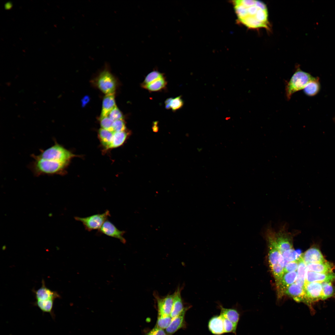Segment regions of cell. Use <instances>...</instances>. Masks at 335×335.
Instances as JSON below:
<instances>
[{
  "mask_svg": "<svg viewBox=\"0 0 335 335\" xmlns=\"http://www.w3.org/2000/svg\"><path fill=\"white\" fill-rule=\"evenodd\" d=\"M172 319L170 315H158L155 326L163 329H165L170 324Z\"/></svg>",
  "mask_w": 335,
  "mask_h": 335,
  "instance_id": "obj_31",
  "label": "cell"
},
{
  "mask_svg": "<svg viewBox=\"0 0 335 335\" xmlns=\"http://www.w3.org/2000/svg\"><path fill=\"white\" fill-rule=\"evenodd\" d=\"M322 299L324 300L333 296L335 293V288L331 282L322 283Z\"/></svg>",
  "mask_w": 335,
  "mask_h": 335,
  "instance_id": "obj_29",
  "label": "cell"
},
{
  "mask_svg": "<svg viewBox=\"0 0 335 335\" xmlns=\"http://www.w3.org/2000/svg\"><path fill=\"white\" fill-rule=\"evenodd\" d=\"M167 84L166 80L164 77H163L141 87L150 92H155L163 89L166 87Z\"/></svg>",
  "mask_w": 335,
  "mask_h": 335,
  "instance_id": "obj_26",
  "label": "cell"
},
{
  "mask_svg": "<svg viewBox=\"0 0 335 335\" xmlns=\"http://www.w3.org/2000/svg\"><path fill=\"white\" fill-rule=\"evenodd\" d=\"M222 317L223 319L225 333H232L235 335H236V329L235 328L233 324L227 319L222 316Z\"/></svg>",
  "mask_w": 335,
  "mask_h": 335,
  "instance_id": "obj_36",
  "label": "cell"
},
{
  "mask_svg": "<svg viewBox=\"0 0 335 335\" xmlns=\"http://www.w3.org/2000/svg\"><path fill=\"white\" fill-rule=\"evenodd\" d=\"M173 98H169L165 101V107L166 109H171V104L172 100Z\"/></svg>",
  "mask_w": 335,
  "mask_h": 335,
  "instance_id": "obj_41",
  "label": "cell"
},
{
  "mask_svg": "<svg viewBox=\"0 0 335 335\" xmlns=\"http://www.w3.org/2000/svg\"><path fill=\"white\" fill-rule=\"evenodd\" d=\"M297 276L296 271L285 273L278 283L276 285L279 298L281 297L285 294L288 288L295 282Z\"/></svg>",
  "mask_w": 335,
  "mask_h": 335,
  "instance_id": "obj_13",
  "label": "cell"
},
{
  "mask_svg": "<svg viewBox=\"0 0 335 335\" xmlns=\"http://www.w3.org/2000/svg\"><path fill=\"white\" fill-rule=\"evenodd\" d=\"M114 122V121L108 116L100 117V118L101 128L113 132V126Z\"/></svg>",
  "mask_w": 335,
  "mask_h": 335,
  "instance_id": "obj_34",
  "label": "cell"
},
{
  "mask_svg": "<svg viewBox=\"0 0 335 335\" xmlns=\"http://www.w3.org/2000/svg\"><path fill=\"white\" fill-rule=\"evenodd\" d=\"M97 85L100 90L106 95L114 94L116 88V81L111 73L105 69L99 75Z\"/></svg>",
  "mask_w": 335,
  "mask_h": 335,
  "instance_id": "obj_7",
  "label": "cell"
},
{
  "mask_svg": "<svg viewBox=\"0 0 335 335\" xmlns=\"http://www.w3.org/2000/svg\"><path fill=\"white\" fill-rule=\"evenodd\" d=\"M113 121L123 119V115L120 110L116 106L109 113L108 116Z\"/></svg>",
  "mask_w": 335,
  "mask_h": 335,
  "instance_id": "obj_37",
  "label": "cell"
},
{
  "mask_svg": "<svg viewBox=\"0 0 335 335\" xmlns=\"http://www.w3.org/2000/svg\"><path fill=\"white\" fill-rule=\"evenodd\" d=\"M218 307L220 310V315L231 321L236 329L240 318V314L235 308H226L220 303H218Z\"/></svg>",
  "mask_w": 335,
  "mask_h": 335,
  "instance_id": "obj_20",
  "label": "cell"
},
{
  "mask_svg": "<svg viewBox=\"0 0 335 335\" xmlns=\"http://www.w3.org/2000/svg\"><path fill=\"white\" fill-rule=\"evenodd\" d=\"M335 281V273L333 272L323 273L307 271L305 282L323 283Z\"/></svg>",
  "mask_w": 335,
  "mask_h": 335,
  "instance_id": "obj_15",
  "label": "cell"
},
{
  "mask_svg": "<svg viewBox=\"0 0 335 335\" xmlns=\"http://www.w3.org/2000/svg\"><path fill=\"white\" fill-rule=\"evenodd\" d=\"M110 216L109 211L106 210L101 214H95L84 217H75L74 218L76 220L81 222L85 229L90 231L99 230Z\"/></svg>",
  "mask_w": 335,
  "mask_h": 335,
  "instance_id": "obj_6",
  "label": "cell"
},
{
  "mask_svg": "<svg viewBox=\"0 0 335 335\" xmlns=\"http://www.w3.org/2000/svg\"><path fill=\"white\" fill-rule=\"evenodd\" d=\"M184 105V101L181 96L172 98L171 104V109L174 112L181 109Z\"/></svg>",
  "mask_w": 335,
  "mask_h": 335,
  "instance_id": "obj_35",
  "label": "cell"
},
{
  "mask_svg": "<svg viewBox=\"0 0 335 335\" xmlns=\"http://www.w3.org/2000/svg\"><path fill=\"white\" fill-rule=\"evenodd\" d=\"M163 77V74L162 73L156 70H154L146 76L144 81L141 83V86L149 84Z\"/></svg>",
  "mask_w": 335,
  "mask_h": 335,
  "instance_id": "obj_32",
  "label": "cell"
},
{
  "mask_svg": "<svg viewBox=\"0 0 335 335\" xmlns=\"http://www.w3.org/2000/svg\"><path fill=\"white\" fill-rule=\"evenodd\" d=\"M183 287L179 286L173 293V299L170 316L173 318L180 314L184 310L189 309L191 306H185L181 296Z\"/></svg>",
  "mask_w": 335,
  "mask_h": 335,
  "instance_id": "obj_14",
  "label": "cell"
},
{
  "mask_svg": "<svg viewBox=\"0 0 335 335\" xmlns=\"http://www.w3.org/2000/svg\"><path fill=\"white\" fill-rule=\"evenodd\" d=\"M100 233L117 239L123 243H125L126 240L123 237L125 232L118 230L112 222L107 220L99 230Z\"/></svg>",
  "mask_w": 335,
  "mask_h": 335,
  "instance_id": "obj_10",
  "label": "cell"
},
{
  "mask_svg": "<svg viewBox=\"0 0 335 335\" xmlns=\"http://www.w3.org/2000/svg\"><path fill=\"white\" fill-rule=\"evenodd\" d=\"M114 132L102 128L98 131L99 139L102 145L108 149L112 142Z\"/></svg>",
  "mask_w": 335,
  "mask_h": 335,
  "instance_id": "obj_24",
  "label": "cell"
},
{
  "mask_svg": "<svg viewBox=\"0 0 335 335\" xmlns=\"http://www.w3.org/2000/svg\"><path fill=\"white\" fill-rule=\"evenodd\" d=\"M31 156L34 160L29 164V168L37 176L43 175H63L69 164L40 159L34 154H32Z\"/></svg>",
  "mask_w": 335,
  "mask_h": 335,
  "instance_id": "obj_2",
  "label": "cell"
},
{
  "mask_svg": "<svg viewBox=\"0 0 335 335\" xmlns=\"http://www.w3.org/2000/svg\"><path fill=\"white\" fill-rule=\"evenodd\" d=\"M303 89L304 92L307 95L312 96L315 95L319 89V84L317 80L314 78Z\"/></svg>",
  "mask_w": 335,
  "mask_h": 335,
  "instance_id": "obj_28",
  "label": "cell"
},
{
  "mask_svg": "<svg viewBox=\"0 0 335 335\" xmlns=\"http://www.w3.org/2000/svg\"><path fill=\"white\" fill-rule=\"evenodd\" d=\"M33 290L36 300H55L56 299L60 297V296L57 292L52 291L46 287L43 279L42 280L41 287L37 290Z\"/></svg>",
  "mask_w": 335,
  "mask_h": 335,
  "instance_id": "obj_16",
  "label": "cell"
},
{
  "mask_svg": "<svg viewBox=\"0 0 335 335\" xmlns=\"http://www.w3.org/2000/svg\"><path fill=\"white\" fill-rule=\"evenodd\" d=\"M146 335H168L164 329L155 326Z\"/></svg>",
  "mask_w": 335,
  "mask_h": 335,
  "instance_id": "obj_40",
  "label": "cell"
},
{
  "mask_svg": "<svg viewBox=\"0 0 335 335\" xmlns=\"http://www.w3.org/2000/svg\"><path fill=\"white\" fill-rule=\"evenodd\" d=\"M52 214L51 213H49V215H48V216H49V217H52Z\"/></svg>",
  "mask_w": 335,
  "mask_h": 335,
  "instance_id": "obj_42",
  "label": "cell"
},
{
  "mask_svg": "<svg viewBox=\"0 0 335 335\" xmlns=\"http://www.w3.org/2000/svg\"><path fill=\"white\" fill-rule=\"evenodd\" d=\"M307 272V265L302 256L298 260V266L297 269V276L295 283L298 285L304 286Z\"/></svg>",
  "mask_w": 335,
  "mask_h": 335,
  "instance_id": "obj_23",
  "label": "cell"
},
{
  "mask_svg": "<svg viewBox=\"0 0 335 335\" xmlns=\"http://www.w3.org/2000/svg\"><path fill=\"white\" fill-rule=\"evenodd\" d=\"M306 294V303H310L322 299V283L317 282H305L303 287Z\"/></svg>",
  "mask_w": 335,
  "mask_h": 335,
  "instance_id": "obj_9",
  "label": "cell"
},
{
  "mask_svg": "<svg viewBox=\"0 0 335 335\" xmlns=\"http://www.w3.org/2000/svg\"><path fill=\"white\" fill-rule=\"evenodd\" d=\"M239 21L250 29H270L267 7L263 2L255 0H238L233 2Z\"/></svg>",
  "mask_w": 335,
  "mask_h": 335,
  "instance_id": "obj_1",
  "label": "cell"
},
{
  "mask_svg": "<svg viewBox=\"0 0 335 335\" xmlns=\"http://www.w3.org/2000/svg\"><path fill=\"white\" fill-rule=\"evenodd\" d=\"M275 239L279 250L282 255L285 251L293 249V233L287 230L285 226L275 232Z\"/></svg>",
  "mask_w": 335,
  "mask_h": 335,
  "instance_id": "obj_8",
  "label": "cell"
},
{
  "mask_svg": "<svg viewBox=\"0 0 335 335\" xmlns=\"http://www.w3.org/2000/svg\"><path fill=\"white\" fill-rule=\"evenodd\" d=\"M285 294L292 297L297 302H303L306 303V294L303 288L298 285L295 283L288 288L285 292Z\"/></svg>",
  "mask_w": 335,
  "mask_h": 335,
  "instance_id": "obj_18",
  "label": "cell"
},
{
  "mask_svg": "<svg viewBox=\"0 0 335 335\" xmlns=\"http://www.w3.org/2000/svg\"><path fill=\"white\" fill-rule=\"evenodd\" d=\"M156 299L158 315H170L173 302V294H168L164 297H160L156 293L154 295Z\"/></svg>",
  "mask_w": 335,
  "mask_h": 335,
  "instance_id": "obj_11",
  "label": "cell"
},
{
  "mask_svg": "<svg viewBox=\"0 0 335 335\" xmlns=\"http://www.w3.org/2000/svg\"><path fill=\"white\" fill-rule=\"evenodd\" d=\"M127 133L125 131L114 132L112 142L108 149L117 148L122 145L127 136Z\"/></svg>",
  "mask_w": 335,
  "mask_h": 335,
  "instance_id": "obj_27",
  "label": "cell"
},
{
  "mask_svg": "<svg viewBox=\"0 0 335 335\" xmlns=\"http://www.w3.org/2000/svg\"><path fill=\"white\" fill-rule=\"evenodd\" d=\"M188 309L185 310L179 315L172 318L170 324L165 329V331L168 335H172L180 329L185 326V316L186 311Z\"/></svg>",
  "mask_w": 335,
  "mask_h": 335,
  "instance_id": "obj_17",
  "label": "cell"
},
{
  "mask_svg": "<svg viewBox=\"0 0 335 335\" xmlns=\"http://www.w3.org/2000/svg\"><path fill=\"white\" fill-rule=\"evenodd\" d=\"M114 132H119L125 131L126 127L123 119L114 121L113 124Z\"/></svg>",
  "mask_w": 335,
  "mask_h": 335,
  "instance_id": "obj_39",
  "label": "cell"
},
{
  "mask_svg": "<svg viewBox=\"0 0 335 335\" xmlns=\"http://www.w3.org/2000/svg\"><path fill=\"white\" fill-rule=\"evenodd\" d=\"M335 266L333 263L327 261L310 263L307 265V270L316 272L327 273L332 272Z\"/></svg>",
  "mask_w": 335,
  "mask_h": 335,
  "instance_id": "obj_21",
  "label": "cell"
},
{
  "mask_svg": "<svg viewBox=\"0 0 335 335\" xmlns=\"http://www.w3.org/2000/svg\"><path fill=\"white\" fill-rule=\"evenodd\" d=\"M301 255L300 251H295L293 248L286 251L282 254L284 259L287 262L298 260Z\"/></svg>",
  "mask_w": 335,
  "mask_h": 335,
  "instance_id": "obj_30",
  "label": "cell"
},
{
  "mask_svg": "<svg viewBox=\"0 0 335 335\" xmlns=\"http://www.w3.org/2000/svg\"><path fill=\"white\" fill-rule=\"evenodd\" d=\"M116 106L114 94L106 95L103 100L100 117L108 116Z\"/></svg>",
  "mask_w": 335,
  "mask_h": 335,
  "instance_id": "obj_22",
  "label": "cell"
},
{
  "mask_svg": "<svg viewBox=\"0 0 335 335\" xmlns=\"http://www.w3.org/2000/svg\"><path fill=\"white\" fill-rule=\"evenodd\" d=\"M301 256L306 265L326 261L320 249L316 245L309 248L304 253L302 254Z\"/></svg>",
  "mask_w": 335,
  "mask_h": 335,
  "instance_id": "obj_12",
  "label": "cell"
},
{
  "mask_svg": "<svg viewBox=\"0 0 335 335\" xmlns=\"http://www.w3.org/2000/svg\"><path fill=\"white\" fill-rule=\"evenodd\" d=\"M284 268L280 264H277L270 268L275 279L276 285L278 283L284 274Z\"/></svg>",
  "mask_w": 335,
  "mask_h": 335,
  "instance_id": "obj_33",
  "label": "cell"
},
{
  "mask_svg": "<svg viewBox=\"0 0 335 335\" xmlns=\"http://www.w3.org/2000/svg\"><path fill=\"white\" fill-rule=\"evenodd\" d=\"M208 327L210 332L215 335L225 333L223 319L220 315L212 317L208 321Z\"/></svg>",
  "mask_w": 335,
  "mask_h": 335,
  "instance_id": "obj_19",
  "label": "cell"
},
{
  "mask_svg": "<svg viewBox=\"0 0 335 335\" xmlns=\"http://www.w3.org/2000/svg\"><path fill=\"white\" fill-rule=\"evenodd\" d=\"M53 300H36L34 303V305L37 306L43 312L49 313L53 317L54 316L53 312Z\"/></svg>",
  "mask_w": 335,
  "mask_h": 335,
  "instance_id": "obj_25",
  "label": "cell"
},
{
  "mask_svg": "<svg viewBox=\"0 0 335 335\" xmlns=\"http://www.w3.org/2000/svg\"><path fill=\"white\" fill-rule=\"evenodd\" d=\"M298 266V260L287 262L284 268V274L287 273L296 271L297 269Z\"/></svg>",
  "mask_w": 335,
  "mask_h": 335,
  "instance_id": "obj_38",
  "label": "cell"
},
{
  "mask_svg": "<svg viewBox=\"0 0 335 335\" xmlns=\"http://www.w3.org/2000/svg\"><path fill=\"white\" fill-rule=\"evenodd\" d=\"M275 232L270 226L266 230L265 237L268 250V260L270 268L278 264L284 267L287 262L284 259L278 248L275 239Z\"/></svg>",
  "mask_w": 335,
  "mask_h": 335,
  "instance_id": "obj_4",
  "label": "cell"
},
{
  "mask_svg": "<svg viewBox=\"0 0 335 335\" xmlns=\"http://www.w3.org/2000/svg\"><path fill=\"white\" fill-rule=\"evenodd\" d=\"M40 150L39 154L36 155L38 158L68 164L74 156L70 151L59 144L56 141H54V144L49 148Z\"/></svg>",
  "mask_w": 335,
  "mask_h": 335,
  "instance_id": "obj_3",
  "label": "cell"
},
{
  "mask_svg": "<svg viewBox=\"0 0 335 335\" xmlns=\"http://www.w3.org/2000/svg\"><path fill=\"white\" fill-rule=\"evenodd\" d=\"M313 78L309 73L297 69L286 84L285 92L287 99L289 100L295 92L303 89Z\"/></svg>",
  "mask_w": 335,
  "mask_h": 335,
  "instance_id": "obj_5",
  "label": "cell"
}]
</instances>
